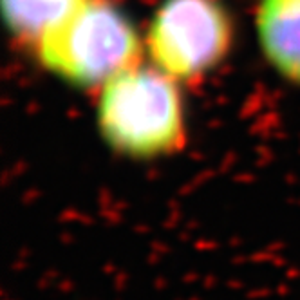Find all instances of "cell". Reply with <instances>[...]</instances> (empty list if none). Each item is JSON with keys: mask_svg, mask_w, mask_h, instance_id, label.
<instances>
[{"mask_svg": "<svg viewBox=\"0 0 300 300\" xmlns=\"http://www.w3.org/2000/svg\"><path fill=\"white\" fill-rule=\"evenodd\" d=\"M253 26L266 64L300 89V0H257Z\"/></svg>", "mask_w": 300, "mask_h": 300, "instance_id": "277c9868", "label": "cell"}, {"mask_svg": "<svg viewBox=\"0 0 300 300\" xmlns=\"http://www.w3.org/2000/svg\"><path fill=\"white\" fill-rule=\"evenodd\" d=\"M29 53L60 82L94 92L146 60L143 36L111 0H89Z\"/></svg>", "mask_w": 300, "mask_h": 300, "instance_id": "7a4b0ae2", "label": "cell"}, {"mask_svg": "<svg viewBox=\"0 0 300 300\" xmlns=\"http://www.w3.org/2000/svg\"><path fill=\"white\" fill-rule=\"evenodd\" d=\"M89 0H0L2 18L11 38L27 51L62 26Z\"/></svg>", "mask_w": 300, "mask_h": 300, "instance_id": "5b68a950", "label": "cell"}, {"mask_svg": "<svg viewBox=\"0 0 300 300\" xmlns=\"http://www.w3.org/2000/svg\"><path fill=\"white\" fill-rule=\"evenodd\" d=\"M235 24L223 0H161L146 24V62L181 85H197L224 64Z\"/></svg>", "mask_w": 300, "mask_h": 300, "instance_id": "3957f363", "label": "cell"}, {"mask_svg": "<svg viewBox=\"0 0 300 300\" xmlns=\"http://www.w3.org/2000/svg\"><path fill=\"white\" fill-rule=\"evenodd\" d=\"M96 129L121 158H170L188 141L183 85L148 62L118 74L96 90Z\"/></svg>", "mask_w": 300, "mask_h": 300, "instance_id": "6da1fadb", "label": "cell"}]
</instances>
